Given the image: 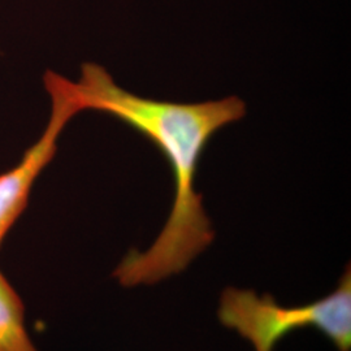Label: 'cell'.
<instances>
[{"instance_id":"1","label":"cell","mask_w":351,"mask_h":351,"mask_svg":"<svg viewBox=\"0 0 351 351\" xmlns=\"http://www.w3.org/2000/svg\"><path fill=\"white\" fill-rule=\"evenodd\" d=\"M75 88L84 111L112 114L150 139L167 158L175 181V202L162 233L146 252L129 251L113 276L133 287L182 272L215 239L194 188L199 159L216 132L246 114L245 103L237 97L202 103L142 98L117 86L103 66L93 63L84 64Z\"/></svg>"},{"instance_id":"2","label":"cell","mask_w":351,"mask_h":351,"mask_svg":"<svg viewBox=\"0 0 351 351\" xmlns=\"http://www.w3.org/2000/svg\"><path fill=\"white\" fill-rule=\"evenodd\" d=\"M219 317L224 326L249 339L256 351H274L289 333L304 326L317 328L339 351H350V269L335 291L301 307H282L268 294L258 297L251 290L226 289L221 294Z\"/></svg>"},{"instance_id":"3","label":"cell","mask_w":351,"mask_h":351,"mask_svg":"<svg viewBox=\"0 0 351 351\" xmlns=\"http://www.w3.org/2000/svg\"><path fill=\"white\" fill-rule=\"evenodd\" d=\"M51 98V117L37 143L26 151L21 162L0 175V245L27 206L32 188L40 172L56 154L58 138L77 113L84 111L75 82L47 71L43 77Z\"/></svg>"},{"instance_id":"4","label":"cell","mask_w":351,"mask_h":351,"mask_svg":"<svg viewBox=\"0 0 351 351\" xmlns=\"http://www.w3.org/2000/svg\"><path fill=\"white\" fill-rule=\"evenodd\" d=\"M0 351H38L26 332L24 304L0 272Z\"/></svg>"}]
</instances>
